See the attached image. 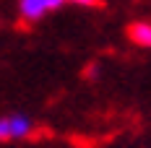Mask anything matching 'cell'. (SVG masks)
Returning <instances> with one entry per match:
<instances>
[{
	"instance_id": "1",
	"label": "cell",
	"mask_w": 151,
	"mask_h": 148,
	"mask_svg": "<svg viewBox=\"0 0 151 148\" xmlns=\"http://www.w3.org/2000/svg\"><path fill=\"white\" fill-rule=\"evenodd\" d=\"M65 0H18V13L26 21H39L50 16L52 11H58Z\"/></svg>"
},
{
	"instance_id": "2",
	"label": "cell",
	"mask_w": 151,
	"mask_h": 148,
	"mask_svg": "<svg viewBox=\"0 0 151 148\" xmlns=\"http://www.w3.org/2000/svg\"><path fill=\"white\" fill-rule=\"evenodd\" d=\"M8 122H11V138L13 140H21V138L31 135V130H34V122L26 114H8Z\"/></svg>"
},
{
	"instance_id": "3",
	"label": "cell",
	"mask_w": 151,
	"mask_h": 148,
	"mask_svg": "<svg viewBox=\"0 0 151 148\" xmlns=\"http://www.w3.org/2000/svg\"><path fill=\"white\" fill-rule=\"evenodd\" d=\"M128 36L130 42H136L138 47H151V24L149 21H136L128 26Z\"/></svg>"
},
{
	"instance_id": "4",
	"label": "cell",
	"mask_w": 151,
	"mask_h": 148,
	"mask_svg": "<svg viewBox=\"0 0 151 148\" xmlns=\"http://www.w3.org/2000/svg\"><path fill=\"white\" fill-rule=\"evenodd\" d=\"M68 3H73V5H96L99 0H68Z\"/></svg>"
}]
</instances>
